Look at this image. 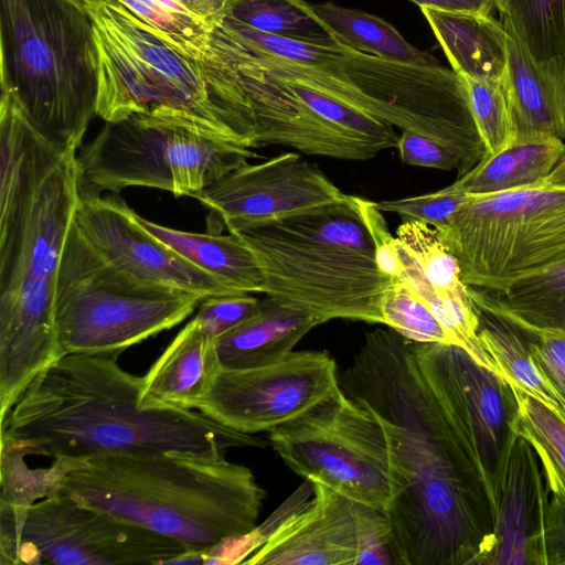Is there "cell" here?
Listing matches in <instances>:
<instances>
[{
  "label": "cell",
  "mask_w": 565,
  "mask_h": 565,
  "mask_svg": "<svg viewBox=\"0 0 565 565\" xmlns=\"http://www.w3.org/2000/svg\"><path fill=\"white\" fill-rule=\"evenodd\" d=\"M220 369L215 340L192 318L142 376L143 397L194 409Z\"/></svg>",
  "instance_id": "cell-21"
},
{
  "label": "cell",
  "mask_w": 565,
  "mask_h": 565,
  "mask_svg": "<svg viewBox=\"0 0 565 565\" xmlns=\"http://www.w3.org/2000/svg\"><path fill=\"white\" fill-rule=\"evenodd\" d=\"M459 76L486 148L483 157L494 156L510 147L515 141L516 130L503 79L486 81L467 75Z\"/></svg>",
  "instance_id": "cell-35"
},
{
  "label": "cell",
  "mask_w": 565,
  "mask_h": 565,
  "mask_svg": "<svg viewBox=\"0 0 565 565\" xmlns=\"http://www.w3.org/2000/svg\"><path fill=\"white\" fill-rule=\"evenodd\" d=\"M340 386L384 429L397 565H477L495 523L479 461L422 372L413 341L395 330L365 334Z\"/></svg>",
  "instance_id": "cell-1"
},
{
  "label": "cell",
  "mask_w": 565,
  "mask_h": 565,
  "mask_svg": "<svg viewBox=\"0 0 565 565\" xmlns=\"http://www.w3.org/2000/svg\"><path fill=\"white\" fill-rule=\"evenodd\" d=\"M262 268L266 296L316 317L382 323L383 274L358 196L235 232Z\"/></svg>",
  "instance_id": "cell-7"
},
{
  "label": "cell",
  "mask_w": 565,
  "mask_h": 565,
  "mask_svg": "<svg viewBox=\"0 0 565 565\" xmlns=\"http://www.w3.org/2000/svg\"><path fill=\"white\" fill-rule=\"evenodd\" d=\"M545 546L547 565H565V501L551 493Z\"/></svg>",
  "instance_id": "cell-45"
},
{
  "label": "cell",
  "mask_w": 565,
  "mask_h": 565,
  "mask_svg": "<svg viewBox=\"0 0 565 565\" xmlns=\"http://www.w3.org/2000/svg\"><path fill=\"white\" fill-rule=\"evenodd\" d=\"M458 75L502 81L508 63V34L491 14L419 8Z\"/></svg>",
  "instance_id": "cell-23"
},
{
  "label": "cell",
  "mask_w": 565,
  "mask_h": 565,
  "mask_svg": "<svg viewBox=\"0 0 565 565\" xmlns=\"http://www.w3.org/2000/svg\"><path fill=\"white\" fill-rule=\"evenodd\" d=\"M84 7L97 55V116L105 121L136 114L170 118L254 148L249 103L212 49L206 60L183 54L116 0Z\"/></svg>",
  "instance_id": "cell-5"
},
{
  "label": "cell",
  "mask_w": 565,
  "mask_h": 565,
  "mask_svg": "<svg viewBox=\"0 0 565 565\" xmlns=\"http://www.w3.org/2000/svg\"><path fill=\"white\" fill-rule=\"evenodd\" d=\"M215 31L263 71L307 85L402 130L448 148L462 175L486 154L460 76L443 65L399 63L338 41L310 43L259 32L230 18Z\"/></svg>",
  "instance_id": "cell-3"
},
{
  "label": "cell",
  "mask_w": 565,
  "mask_h": 565,
  "mask_svg": "<svg viewBox=\"0 0 565 565\" xmlns=\"http://www.w3.org/2000/svg\"><path fill=\"white\" fill-rule=\"evenodd\" d=\"M24 456L1 449L0 503L28 507L60 493L64 475L82 461L54 459L47 468H30Z\"/></svg>",
  "instance_id": "cell-37"
},
{
  "label": "cell",
  "mask_w": 565,
  "mask_h": 565,
  "mask_svg": "<svg viewBox=\"0 0 565 565\" xmlns=\"http://www.w3.org/2000/svg\"><path fill=\"white\" fill-rule=\"evenodd\" d=\"M358 504L359 552L355 565L394 564L391 553V525L384 511Z\"/></svg>",
  "instance_id": "cell-42"
},
{
  "label": "cell",
  "mask_w": 565,
  "mask_h": 565,
  "mask_svg": "<svg viewBox=\"0 0 565 565\" xmlns=\"http://www.w3.org/2000/svg\"><path fill=\"white\" fill-rule=\"evenodd\" d=\"M60 492L181 543L200 557L257 526L264 489L225 454L135 452L90 458Z\"/></svg>",
  "instance_id": "cell-4"
},
{
  "label": "cell",
  "mask_w": 565,
  "mask_h": 565,
  "mask_svg": "<svg viewBox=\"0 0 565 565\" xmlns=\"http://www.w3.org/2000/svg\"><path fill=\"white\" fill-rule=\"evenodd\" d=\"M520 328L527 339L534 362L565 401V332L550 329Z\"/></svg>",
  "instance_id": "cell-41"
},
{
  "label": "cell",
  "mask_w": 565,
  "mask_h": 565,
  "mask_svg": "<svg viewBox=\"0 0 565 565\" xmlns=\"http://www.w3.org/2000/svg\"><path fill=\"white\" fill-rule=\"evenodd\" d=\"M81 191L72 151L39 185L0 200V420L60 358L54 295Z\"/></svg>",
  "instance_id": "cell-6"
},
{
  "label": "cell",
  "mask_w": 565,
  "mask_h": 565,
  "mask_svg": "<svg viewBox=\"0 0 565 565\" xmlns=\"http://www.w3.org/2000/svg\"><path fill=\"white\" fill-rule=\"evenodd\" d=\"M397 149L406 164L460 172L458 158L444 145L423 134L402 130Z\"/></svg>",
  "instance_id": "cell-43"
},
{
  "label": "cell",
  "mask_w": 565,
  "mask_h": 565,
  "mask_svg": "<svg viewBox=\"0 0 565 565\" xmlns=\"http://www.w3.org/2000/svg\"><path fill=\"white\" fill-rule=\"evenodd\" d=\"M285 463L355 503L386 512L393 492L387 440L379 418L341 386L305 415L269 431Z\"/></svg>",
  "instance_id": "cell-13"
},
{
  "label": "cell",
  "mask_w": 565,
  "mask_h": 565,
  "mask_svg": "<svg viewBox=\"0 0 565 565\" xmlns=\"http://www.w3.org/2000/svg\"><path fill=\"white\" fill-rule=\"evenodd\" d=\"M74 222L106 259L139 281L200 300L236 292L145 230L137 213L115 195L102 196L82 185Z\"/></svg>",
  "instance_id": "cell-17"
},
{
  "label": "cell",
  "mask_w": 565,
  "mask_h": 565,
  "mask_svg": "<svg viewBox=\"0 0 565 565\" xmlns=\"http://www.w3.org/2000/svg\"><path fill=\"white\" fill-rule=\"evenodd\" d=\"M183 54L206 60L213 29L178 0H116Z\"/></svg>",
  "instance_id": "cell-34"
},
{
  "label": "cell",
  "mask_w": 565,
  "mask_h": 565,
  "mask_svg": "<svg viewBox=\"0 0 565 565\" xmlns=\"http://www.w3.org/2000/svg\"><path fill=\"white\" fill-rule=\"evenodd\" d=\"M193 295L135 279L106 259L74 220L65 239L54 295L60 358L124 351L191 316Z\"/></svg>",
  "instance_id": "cell-9"
},
{
  "label": "cell",
  "mask_w": 565,
  "mask_h": 565,
  "mask_svg": "<svg viewBox=\"0 0 565 565\" xmlns=\"http://www.w3.org/2000/svg\"><path fill=\"white\" fill-rule=\"evenodd\" d=\"M311 8L334 40L345 46L388 61L439 65L431 54L412 45L382 18L332 2L311 4Z\"/></svg>",
  "instance_id": "cell-31"
},
{
  "label": "cell",
  "mask_w": 565,
  "mask_h": 565,
  "mask_svg": "<svg viewBox=\"0 0 565 565\" xmlns=\"http://www.w3.org/2000/svg\"><path fill=\"white\" fill-rule=\"evenodd\" d=\"M339 387L329 353L292 351L258 367L220 369L194 409L241 433H269L305 415Z\"/></svg>",
  "instance_id": "cell-15"
},
{
  "label": "cell",
  "mask_w": 565,
  "mask_h": 565,
  "mask_svg": "<svg viewBox=\"0 0 565 565\" xmlns=\"http://www.w3.org/2000/svg\"><path fill=\"white\" fill-rule=\"evenodd\" d=\"M1 93L58 151H77L98 97L93 22L77 0H0Z\"/></svg>",
  "instance_id": "cell-8"
},
{
  "label": "cell",
  "mask_w": 565,
  "mask_h": 565,
  "mask_svg": "<svg viewBox=\"0 0 565 565\" xmlns=\"http://www.w3.org/2000/svg\"><path fill=\"white\" fill-rule=\"evenodd\" d=\"M191 13L214 29L226 17L227 0H178Z\"/></svg>",
  "instance_id": "cell-47"
},
{
  "label": "cell",
  "mask_w": 565,
  "mask_h": 565,
  "mask_svg": "<svg viewBox=\"0 0 565 565\" xmlns=\"http://www.w3.org/2000/svg\"><path fill=\"white\" fill-rule=\"evenodd\" d=\"M211 47L245 94L255 121L254 147L280 145L310 154L348 161L380 151L321 117L280 79L262 71L212 32Z\"/></svg>",
  "instance_id": "cell-18"
},
{
  "label": "cell",
  "mask_w": 565,
  "mask_h": 565,
  "mask_svg": "<svg viewBox=\"0 0 565 565\" xmlns=\"http://www.w3.org/2000/svg\"><path fill=\"white\" fill-rule=\"evenodd\" d=\"M468 199V194L444 188L429 194L376 202V205L382 212L396 213L441 231Z\"/></svg>",
  "instance_id": "cell-39"
},
{
  "label": "cell",
  "mask_w": 565,
  "mask_h": 565,
  "mask_svg": "<svg viewBox=\"0 0 565 565\" xmlns=\"http://www.w3.org/2000/svg\"><path fill=\"white\" fill-rule=\"evenodd\" d=\"M215 34L231 49H233L220 34L216 32ZM233 50L237 52L235 49ZM276 78L280 79L294 94H296L321 117L329 120L349 135L370 143L380 152L386 149L397 148L399 137L395 132L394 126L391 124L359 111L301 83L282 79L279 77Z\"/></svg>",
  "instance_id": "cell-36"
},
{
  "label": "cell",
  "mask_w": 565,
  "mask_h": 565,
  "mask_svg": "<svg viewBox=\"0 0 565 565\" xmlns=\"http://www.w3.org/2000/svg\"><path fill=\"white\" fill-rule=\"evenodd\" d=\"M500 22L565 97V0H494Z\"/></svg>",
  "instance_id": "cell-26"
},
{
  "label": "cell",
  "mask_w": 565,
  "mask_h": 565,
  "mask_svg": "<svg viewBox=\"0 0 565 565\" xmlns=\"http://www.w3.org/2000/svg\"><path fill=\"white\" fill-rule=\"evenodd\" d=\"M313 483V494L288 516L244 564L355 565L359 552L358 504Z\"/></svg>",
  "instance_id": "cell-20"
},
{
  "label": "cell",
  "mask_w": 565,
  "mask_h": 565,
  "mask_svg": "<svg viewBox=\"0 0 565 565\" xmlns=\"http://www.w3.org/2000/svg\"><path fill=\"white\" fill-rule=\"evenodd\" d=\"M259 301L248 292L215 295L200 301L193 318L216 340L253 316Z\"/></svg>",
  "instance_id": "cell-40"
},
{
  "label": "cell",
  "mask_w": 565,
  "mask_h": 565,
  "mask_svg": "<svg viewBox=\"0 0 565 565\" xmlns=\"http://www.w3.org/2000/svg\"><path fill=\"white\" fill-rule=\"evenodd\" d=\"M536 184L565 190V148L551 172Z\"/></svg>",
  "instance_id": "cell-48"
},
{
  "label": "cell",
  "mask_w": 565,
  "mask_h": 565,
  "mask_svg": "<svg viewBox=\"0 0 565 565\" xmlns=\"http://www.w3.org/2000/svg\"><path fill=\"white\" fill-rule=\"evenodd\" d=\"M507 34L503 83L516 138L544 134L565 139V97L539 72L515 39Z\"/></svg>",
  "instance_id": "cell-28"
},
{
  "label": "cell",
  "mask_w": 565,
  "mask_h": 565,
  "mask_svg": "<svg viewBox=\"0 0 565 565\" xmlns=\"http://www.w3.org/2000/svg\"><path fill=\"white\" fill-rule=\"evenodd\" d=\"M120 352L65 354L44 369L0 420L1 449L84 461L264 446L199 411L145 399L142 376L119 365Z\"/></svg>",
  "instance_id": "cell-2"
},
{
  "label": "cell",
  "mask_w": 565,
  "mask_h": 565,
  "mask_svg": "<svg viewBox=\"0 0 565 565\" xmlns=\"http://www.w3.org/2000/svg\"><path fill=\"white\" fill-rule=\"evenodd\" d=\"M150 234L236 292L265 291L262 268L248 245L235 233L203 234L170 228L137 214Z\"/></svg>",
  "instance_id": "cell-24"
},
{
  "label": "cell",
  "mask_w": 565,
  "mask_h": 565,
  "mask_svg": "<svg viewBox=\"0 0 565 565\" xmlns=\"http://www.w3.org/2000/svg\"><path fill=\"white\" fill-rule=\"evenodd\" d=\"M226 17L271 35L317 44L335 41L305 0H227Z\"/></svg>",
  "instance_id": "cell-32"
},
{
  "label": "cell",
  "mask_w": 565,
  "mask_h": 565,
  "mask_svg": "<svg viewBox=\"0 0 565 565\" xmlns=\"http://www.w3.org/2000/svg\"><path fill=\"white\" fill-rule=\"evenodd\" d=\"M419 8H431L451 12L491 14L494 0H409Z\"/></svg>",
  "instance_id": "cell-46"
},
{
  "label": "cell",
  "mask_w": 565,
  "mask_h": 565,
  "mask_svg": "<svg viewBox=\"0 0 565 565\" xmlns=\"http://www.w3.org/2000/svg\"><path fill=\"white\" fill-rule=\"evenodd\" d=\"M79 1L81 3L85 4L87 2H93V1H100V0H77Z\"/></svg>",
  "instance_id": "cell-49"
},
{
  "label": "cell",
  "mask_w": 565,
  "mask_h": 565,
  "mask_svg": "<svg viewBox=\"0 0 565 565\" xmlns=\"http://www.w3.org/2000/svg\"><path fill=\"white\" fill-rule=\"evenodd\" d=\"M436 233L465 285L503 292L565 262V190L534 184L469 195Z\"/></svg>",
  "instance_id": "cell-10"
},
{
  "label": "cell",
  "mask_w": 565,
  "mask_h": 565,
  "mask_svg": "<svg viewBox=\"0 0 565 565\" xmlns=\"http://www.w3.org/2000/svg\"><path fill=\"white\" fill-rule=\"evenodd\" d=\"M179 542L57 493L28 507L0 503V563L177 564Z\"/></svg>",
  "instance_id": "cell-12"
},
{
  "label": "cell",
  "mask_w": 565,
  "mask_h": 565,
  "mask_svg": "<svg viewBox=\"0 0 565 565\" xmlns=\"http://www.w3.org/2000/svg\"><path fill=\"white\" fill-rule=\"evenodd\" d=\"M255 152L170 118L136 114L105 121L77 154L82 184L118 192L128 186L193 198Z\"/></svg>",
  "instance_id": "cell-11"
},
{
  "label": "cell",
  "mask_w": 565,
  "mask_h": 565,
  "mask_svg": "<svg viewBox=\"0 0 565 565\" xmlns=\"http://www.w3.org/2000/svg\"><path fill=\"white\" fill-rule=\"evenodd\" d=\"M425 377L473 450L494 505L516 433L519 403L501 374L447 343L413 342Z\"/></svg>",
  "instance_id": "cell-14"
},
{
  "label": "cell",
  "mask_w": 565,
  "mask_h": 565,
  "mask_svg": "<svg viewBox=\"0 0 565 565\" xmlns=\"http://www.w3.org/2000/svg\"><path fill=\"white\" fill-rule=\"evenodd\" d=\"M518 403V435L533 447L552 494L565 501V420L540 399L513 386Z\"/></svg>",
  "instance_id": "cell-33"
},
{
  "label": "cell",
  "mask_w": 565,
  "mask_h": 565,
  "mask_svg": "<svg viewBox=\"0 0 565 565\" xmlns=\"http://www.w3.org/2000/svg\"><path fill=\"white\" fill-rule=\"evenodd\" d=\"M319 324L312 315L266 296L253 316L215 340L221 369L243 370L277 362Z\"/></svg>",
  "instance_id": "cell-22"
},
{
  "label": "cell",
  "mask_w": 565,
  "mask_h": 565,
  "mask_svg": "<svg viewBox=\"0 0 565 565\" xmlns=\"http://www.w3.org/2000/svg\"><path fill=\"white\" fill-rule=\"evenodd\" d=\"M358 203L374 243L376 264L383 274L396 280L402 274L403 266L395 237L392 236L376 202L358 196Z\"/></svg>",
  "instance_id": "cell-44"
},
{
  "label": "cell",
  "mask_w": 565,
  "mask_h": 565,
  "mask_svg": "<svg viewBox=\"0 0 565 565\" xmlns=\"http://www.w3.org/2000/svg\"><path fill=\"white\" fill-rule=\"evenodd\" d=\"M468 288L476 306L520 327L565 332V262L503 292Z\"/></svg>",
  "instance_id": "cell-29"
},
{
  "label": "cell",
  "mask_w": 565,
  "mask_h": 565,
  "mask_svg": "<svg viewBox=\"0 0 565 565\" xmlns=\"http://www.w3.org/2000/svg\"><path fill=\"white\" fill-rule=\"evenodd\" d=\"M383 324L418 343L455 344L427 303L405 282L394 280L382 302Z\"/></svg>",
  "instance_id": "cell-38"
},
{
  "label": "cell",
  "mask_w": 565,
  "mask_h": 565,
  "mask_svg": "<svg viewBox=\"0 0 565 565\" xmlns=\"http://www.w3.org/2000/svg\"><path fill=\"white\" fill-rule=\"evenodd\" d=\"M320 169L287 152L248 162L210 184L193 199L213 211L228 232L347 200Z\"/></svg>",
  "instance_id": "cell-16"
},
{
  "label": "cell",
  "mask_w": 565,
  "mask_h": 565,
  "mask_svg": "<svg viewBox=\"0 0 565 565\" xmlns=\"http://www.w3.org/2000/svg\"><path fill=\"white\" fill-rule=\"evenodd\" d=\"M536 452L516 435L495 504V523L477 565H547L548 488Z\"/></svg>",
  "instance_id": "cell-19"
},
{
  "label": "cell",
  "mask_w": 565,
  "mask_h": 565,
  "mask_svg": "<svg viewBox=\"0 0 565 565\" xmlns=\"http://www.w3.org/2000/svg\"><path fill=\"white\" fill-rule=\"evenodd\" d=\"M479 338L497 363L502 376L565 420V401L547 381L534 362L523 330L505 318L478 307Z\"/></svg>",
  "instance_id": "cell-30"
},
{
  "label": "cell",
  "mask_w": 565,
  "mask_h": 565,
  "mask_svg": "<svg viewBox=\"0 0 565 565\" xmlns=\"http://www.w3.org/2000/svg\"><path fill=\"white\" fill-rule=\"evenodd\" d=\"M396 234V249L403 266L398 280L423 300L430 297L471 300L469 288L460 278L457 259L440 242L435 228L406 220Z\"/></svg>",
  "instance_id": "cell-27"
},
{
  "label": "cell",
  "mask_w": 565,
  "mask_h": 565,
  "mask_svg": "<svg viewBox=\"0 0 565 565\" xmlns=\"http://www.w3.org/2000/svg\"><path fill=\"white\" fill-rule=\"evenodd\" d=\"M564 148L562 139L550 135L518 137L510 147L483 157L446 188L468 195H482L534 185L551 172Z\"/></svg>",
  "instance_id": "cell-25"
}]
</instances>
